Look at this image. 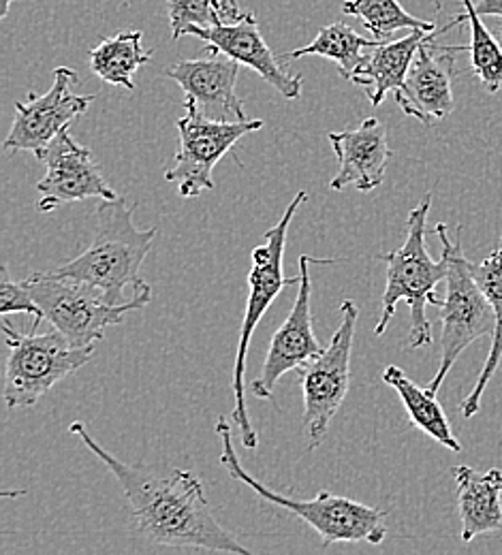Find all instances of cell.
Here are the masks:
<instances>
[{
	"mask_svg": "<svg viewBox=\"0 0 502 555\" xmlns=\"http://www.w3.org/2000/svg\"><path fill=\"white\" fill-rule=\"evenodd\" d=\"M142 30H125L116 37L103 39L94 50H90V69L112 86H123L129 92L136 90V75L150 63L152 52L142 46Z\"/></svg>",
	"mask_w": 502,
	"mask_h": 555,
	"instance_id": "7402d4cb",
	"label": "cell"
},
{
	"mask_svg": "<svg viewBox=\"0 0 502 555\" xmlns=\"http://www.w3.org/2000/svg\"><path fill=\"white\" fill-rule=\"evenodd\" d=\"M7 338V367H4V402L9 409L35 406L54 385L83 367L94 350L92 347H73L61 332L22 334L2 323Z\"/></svg>",
	"mask_w": 502,
	"mask_h": 555,
	"instance_id": "ba28073f",
	"label": "cell"
},
{
	"mask_svg": "<svg viewBox=\"0 0 502 555\" xmlns=\"http://www.w3.org/2000/svg\"><path fill=\"white\" fill-rule=\"evenodd\" d=\"M11 2H13V0H2V7H0V9H2V11H0V17H4V15H7V11H9Z\"/></svg>",
	"mask_w": 502,
	"mask_h": 555,
	"instance_id": "f1b7e54d",
	"label": "cell"
},
{
	"mask_svg": "<svg viewBox=\"0 0 502 555\" xmlns=\"http://www.w3.org/2000/svg\"><path fill=\"white\" fill-rule=\"evenodd\" d=\"M327 139L338 156V173L330 182L332 191L353 186L361 193H370L383 184L394 150L381 120L368 118L358 129L327 133Z\"/></svg>",
	"mask_w": 502,
	"mask_h": 555,
	"instance_id": "e0dca14e",
	"label": "cell"
},
{
	"mask_svg": "<svg viewBox=\"0 0 502 555\" xmlns=\"http://www.w3.org/2000/svg\"><path fill=\"white\" fill-rule=\"evenodd\" d=\"M473 276L477 280L479 288L484 291V295L488 297L494 317H497V327L492 334V347L490 354L484 363V370L473 387V391L464 398V402L460 404V413L464 418H473L481 409V398L492 380V376L497 374V370L501 367L502 361V237L499 246L492 250V255L481 261V263H473Z\"/></svg>",
	"mask_w": 502,
	"mask_h": 555,
	"instance_id": "ffe728a7",
	"label": "cell"
},
{
	"mask_svg": "<svg viewBox=\"0 0 502 555\" xmlns=\"http://www.w3.org/2000/svg\"><path fill=\"white\" fill-rule=\"evenodd\" d=\"M46 176L39 180L37 191L41 195L39 209L54 211L65 204L86 202V199H116V191L107 186L99 165L92 158V152L79 145L72 138L69 129H63L50 141L46 154Z\"/></svg>",
	"mask_w": 502,
	"mask_h": 555,
	"instance_id": "4fadbf2b",
	"label": "cell"
},
{
	"mask_svg": "<svg viewBox=\"0 0 502 555\" xmlns=\"http://www.w3.org/2000/svg\"><path fill=\"white\" fill-rule=\"evenodd\" d=\"M69 431L120 483L133 508L138 530L152 543L250 555V550L216 519L204 486L193 473L176 468L160 475L145 464H127L103 449L81 423H72Z\"/></svg>",
	"mask_w": 502,
	"mask_h": 555,
	"instance_id": "6da1fadb",
	"label": "cell"
},
{
	"mask_svg": "<svg viewBox=\"0 0 502 555\" xmlns=\"http://www.w3.org/2000/svg\"><path fill=\"white\" fill-rule=\"evenodd\" d=\"M263 120L244 122H215L193 114L178 120L180 147L165 169V180L178 184V193L184 199H195L215 189L213 171L216 163L231 152V147L248 133L261 131Z\"/></svg>",
	"mask_w": 502,
	"mask_h": 555,
	"instance_id": "30bf717a",
	"label": "cell"
},
{
	"mask_svg": "<svg viewBox=\"0 0 502 555\" xmlns=\"http://www.w3.org/2000/svg\"><path fill=\"white\" fill-rule=\"evenodd\" d=\"M0 314L9 317V314H28L35 317L39 321H43L39 306L35 304L30 291L26 288L24 280L22 282H13L9 278L7 266H2L0 272Z\"/></svg>",
	"mask_w": 502,
	"mask_h": 555,
	"instance_id": "4316f807",
	"label": "cell"
},
{
	"mask_svg": "<svg viewBox=\"0 0 502 555\" xmlns=\"http://www.w3.org/2000/svg\"><path fill=\"white\" fill-rule=\"evenodd\" d=\"M240 63L229 56L208 61H180L165 69V75L180 83L186 114L215 122H244V103L235 90Z\"/></svg>",
	"mask_w": 502,
	"mask_h": 555,
	"instance_id": "5bb4252c",
	"label": "cell"
},
{
	"mask_svg": "<svg viewBox=\"0 0 502 555\" xmlns=\"http://www.w3.org/2000/svg\"><path fill=\"white\" fill-rule=\"evenodd\" d=\"M186 35L197 37L206 43L210 54H224L235 63L257 70L272 88H276L288 101H297L301 96L304 79L301 75H291L274 56L270 46L266 43L257 17L246 11L240 22L220 24L213 28L189 26Z\"/></svg>",
	"mask_w": 502,
	"mask_h": 555,
	"instance_id": "9a60e30c",
	"label": "cell"
},
{
	"mask_svg": "<svg viewBox=\"0 0 502 555\" xmlns=\"http://www.w3.org/2000/svg\"><path fill=\"white\" fill-rule=\"evenodd\" d=\"M434 41L436 35L420 48L402 90L394 94L400 109L426 127H432L436 120H442L453 112V54L466 52L464 46H438Z\"/></svg>",
	"mask_w": 502,
	"mask_h": 555,
	"instance_id": "2e32d148",
	"label": "cell"
},
{
	"mask_svg": "<svg viewBox=\"0 0 502 555\" xmlns=\"http://www.w3.org/2000/svg\"><path fill=\"white\" fill-rule=\"evenodd\" d=\"M308 199L306 191H299L293 202L285 209L283 218L266 231L263 244L257 246L250 255V274H248V299H246V314L242 321V332H240V343H237V352H235V363H233V413L231 418L235 421L240 429V440L246 449L255 451L259 447V436L257 429L250 423L248 409H246V398H244V378H246V357H248V347L253 332L261 323L266 310L270 304L281 295L283 288L297 282V278H285L283 274V263H285V248H287L288 227L297 209L301 208Z\"/></svg>",
	"mask_w": 502,
	"mask_h": 555,
	"instance_id": "5b68a950",
	"label": "cell"
},
{
	"mask_svg": "<svg viewBox=\"0 0 502 555\" xmlns=\"http://www.w3.org/2000/svg\"><path fill=\"white\" fill-rule=\"evenodd\" d=\"M73 83H77V73L69 67H59L54 70V83L46 94L33 90L26 103H15V120L9 138L4 139V150L33 152L41 160L50 141L94 101V94H73Z\"/></svg>",
	"mask_w": 502,
	"mask_h": 555,
	"instance_id": "8fae6325",
	"label": "cell"
},
{
	"mask_svg": "<svg viewBox=\"0 0 502 555\" xmlns=\"http://www.w3.org/2000/svg\"><path fill=\"white\" fill-rule=\"evenodd\" d=\"M436 235L442 244V257L447 259V295L438 306L442 336L438 372L428 385L432 393H438L458 357L479 338L492 336L497 327L494 310L473 276V261H468L462 250V227H458V235L451 240L447 224L438 222Z\"/></svg>",
	"mask_w": 502,
	"mask_h": 555,
	"instance_id": "8992f818",
	"label": "cell"
},
{
	"mask_svg": "<svg viewBox=\"0 0 502 555\" xmlns=\"http://www.w3.org/2000/svg\"><path fill=\"white\" fill-rule=\"evenodd\" d=\"M216 434L220 436V464L227 468L229 477L250 487L257 495L272 502L274 506H281L301 521H306L310 528L317 530L323 545L330 547L334 543H370L381 545L387 537L385 526V513L372 506H365L356 500L334 495L330 491H319L310 500H295L283 495L279 491H272L263 486L255 477H250L244 466L240 464L235 449H233V434L227 416H218L216 421Z\"/></svg>",
	"mask_w": 502,
	"mask_h": 555,
	"instance_id": "277c9868",
	"label": "cell"
},
{
	"mask_svg": "<svg viewBox=\"0 0 502 555\" xmlns=\"http://www.w3.org/2000/svg\"><path fill=\"white\" fill-rule=\"evenodd\" d=\"M458 511L462 519V541L471 543L479 534L502 528V473L492 468L477 473L471 466H455Z\"/></svg>",
	"mask_w": 502,
	"mask_h": 555,
	"instance_id": "d6986e66",
	"label": "cell"
},
{
	"mask_svg": "<svg viewBox=\"0 0 502 555\" xmlns=\"http://www.w3.org/2000/svg\"><path fill=\"white\" fill-rule=\"evenodd\" d=\"M383 383L389 385L402 400L409 421L420 427L424 434H428L438 444L453 453H462V444L451 431L449 418L445 415L442 406L436 400V393L430 389L415 385L398 365H389L383 372Z\"/></svg>",
	"mask_w": 502,
	"mask_h": 555,
	"instance_id": "44dd1931",
	"label": "cell"
},
{
	"mask_svg": "<svg viewBox=\"0 0 502 555\" xmlns=\"http://www.w3.org/2000/svg\"><path fill=\"white\" fill-rule=\"evenodd\" d=\"M376 41H370V39L361 37L351 26H347L343 22H334V24L321 28V33L314 37L312 43H308L299 50L287 52L283 56V61H299V59H306V56H321V59H327V61L336 63L340 75L351 81V77L363 65L365 52Z\"/></svg>",
	"mask_w": 502,
	"mask_h": 555,
	"instance_id": "603a6c76",
	"label": "cell"
},
{
	"mask_svg": "<svg viewBox=\"0 0 502 555\" xmlns=\"http://www.w3.org/2000/svg\"><path fill=\"white\" fill-rule=\"evenodd\" d=\"M343 13L359 17L376 41H385L396 30H426L434 33L436 24L411 15L398 0H345Z\"/></svg>",
	"mask_w": 502,
	"mask_h": 555,
	"instance_id": "d4e9b609",
	"label": "cell"
},
{
	"mask_svg": "<svg viewBox=\"0 0 502 555\" xmlns=\"http://www.w3.org/2000/svg\"><path fill=\"white\" fill-rule=\"evenodd\" d=\"M464 13L453 17L447 26L436 28V37L445 35L449 28L466 22L471 28V43H468V52H471V63L473 70L479 77V81L484 83V88L490 94H499L502 90V48L501 43L494 39V35L488 30V26L484 24L477 7L473 0H462Z\"/></svg>",
	"mask_w": 502,
	"mask_h": 555,
	"instance_id": "cb8c5ba5",
	"label": "cell"
},
{
	"mask_svg": "<svg viewBox=\"0 0 502 555\" xmlns=\"http://www.w3.org/2000/svg\"><path fill=\"white\" fill-rule=\"evenodd\" d=\"M340 327L336 330L330 347L319 357L297 367L304 393V429L308 447L317 449L330 429L332 418L343 406L351 385V352L356 340L359 310L351 299L340 304Z\"/></svg>",
	"mask_w": 502,
	"mask_h": 555,
	"instance_id": "9c48e42d",
	"label": "cell"
},
{
	"mask_svg": "<svg viewBox=\"0 0 502 555\" xmlns=\"http://www.w3.org/2000/svg\"><path fill=\"white\" fill-rule=\"evenodd\" d=\"M312 263H334L332 259H312L301 255L299 257V280H297V295L293 301V308L288 312L285 323L276 330L270 350L266 354L261 374L253 380L250 391L259 400H272L274 387L291 370L301 367L304 363L312 361L323 352L312 327V308H310V295H312V282L308 266Z\"/></svg>",
	"mask_w": 502,
	"mask_h": 555,
	"instance_id": "7c38bea8",
	"label": "cell"
},
{
	"mask_svg": "<svg viewBox=\"0 0 502 555\" xmlns=\"http://www.w3.org/2000/svg\"><path fill=\"white\" fill-rule=\"evenodd\" d=\"M171 37L178 41L189 26L213 28L220 24L240 22L246 11L235 0H167Z\"/></svg>",
	"mask_w": 502,
	"mask_h": 555,
	"instance_id": "484cf974",
	"label": "cell"
},
{
	"mask_svg": "<svg viewBox=\"0 0 502 555\" xmlns=\"http://www.w3.org/2000/svg\"><path fill=\"white\" fill-rule=\"evenodd\" d=\"M432 193H428L420 206L411 209L407 220V240L404 244L378 259L387 266V284L383 293V312L381 321L374 327L376 336L387 332V325L396 317L398 304L407 301L411 310V340L409 347H430L434 343L432 325L426 317V306H440L442 299L436 295V284L447 278V259L440 255V261H434L426 248V222L430 214Z\"/></svg>",
	"mask_w": 502,
	"mask_h": 555,
	"instance_id": "3957f363",
	"label": "cell"
},
{
	"mask_svg": "<svg viewBox=\"0 0 502 555\" xmlns=\"http://www.w3.org/2000/svg\"><path fill=\"white\" fill-rule=\"evenodd\" d=\"M133 209L120 195L116 199H101L94 216L92 244L72 261L52 270V274L88 284L112 306L127 304L125 291L144 282L140 270L156 237L154 227L140 229L133 222Z\"/></svg>",
	"mask_w": 502,
	"mask_h": 555,
	"instance_id": "7a4b0ae2",
	"label": "cell"
},
{
	"mask_svg": "<svg viewBox=\"0 0 502 555\" xmlns=\"http://www.w3.org/2000/svg\"><path fill=\"white\" fill-rule=\"evenodd\" d=\"M479 15H494V17H502V0H479L475 2Z\"/></svg>",
	"mask_w": 502,
	"mask_h": 555,
	"instance_id": "83f0119b",
	"label": "cell"
},
{
	"mask_svg": "<svg viewBox=\"0 0 502 555\" xmlns=\"http://www.w3.org/2000/svg\"><path fill=\"white\" fill-rule=\"evenodd\" d=\"M35 304L56 332H61L73 347H92L103 340L110 325H118L133 310H142L152 299V288L142 282L133 288L127 304L112 306L101 293L73 278L56 276L52 272L33 274L24 280Z\"/></svg>",
	"mask_w": 502,
	"mask_h": 555,
	"instance_id": "52a82bcc",
	"label": "cell"
},
{
	"mask_svg": "<svg viewBox=\"0 0 502 555\" xmlns=\"http://www.w3.org/2000/svg\"><path fill=\"white\" fill-rule=\"evenodd\" d=\"M434 7H436V11H440V9H442V4H440V0H434Z\"/></svg>",
	"mask_w": 502,
	"mask_h": 555,
	"instance_id": "f546056e",
	"label": "cell"
},
{
	"mask_svg": "<svg viewBox=\"0 0 502 555\" xmlns=\"http://www.w3.org/2000/svg\"><path fill=\"white\" fill-rule=\"evenodd\" d=\"M434 35L436 30H411L409 37L398 41H376L365 52L363 65L351 81L365 90L372 107H378L387 94H398L402 90L420 48Z\"/></svg>",
	"mask_w": 502,
	"mask_h": 555,
	"instance_id": "ac0fdd59",
	"label": "cell"
}]
</instances>
